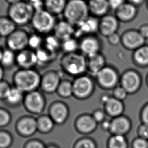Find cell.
<instances>
[{
    "mask_svg": "<svg viewBox=\"0 0 148 148\" xmlns=\"http://www.w3.org/2000/svg\"><path fill=\"white\" fill-rule=\"evenodd\" d=\"M132 59L138 66H148V44H145L134 51L132 54Z\"/></svg>",
    "mask_w": 148,
    "mask_h": 148,
    "instance_id": "obj_30",
    "label": "cell"
},
{
    "mask_svg": "<svg viewBox=\"0 0 148 148\" xmlns=\"http://www.w3.org/2000/svg\"><path fill=\"white\" fill-rule=\"evenodd\" d=\"M130 128V122L125 118H117L111 122L110 130L116 135L123 136L128 131Z\"/></svg>",
    "mask_w": 148,
    "mask_h": 148,
    "instance_id": "obj_27",
    "label": "cell"
},
{
    "mask_svg": "<svg viewBox=\"0 0 148 148\" xmlns=\"http://www.w3.org/2000/svg\"><path fill=\"white\" fill-rule=\"evenodd\" d=\"M5 1H6L7 3L9 5H10L14 4L20 2L23 0H5Z\"/></svg>",
    "mask_w": 148,
    "mask_h": 148,
    "instance_id": "obj_55",
    "label": "cell"
},
{
    "mask_svg": "<svg viewBox=\"0 0 148 148\" xmlns=\"http://www.w3.org/2000/svg\"><path fill=\"white\" fill-rule=\"evenodd\" d=\"M120 23L115 15H106L99 18V33L106 38L117 33Z\"/></svg>",
    "mask_w": 148,
    "mask_h": 148,
    "instance_id": "obj_14",
    "label": "cell"
},
{
    "mask_svg": "<svg viewBox=\"0 0 148 148\" xmlns=\"http://www.w3.org/2000/svg\"><path fill=\"white\" fill-rule=\"evenodd\" d=\"M61 42L58 37L52 33L44 37L43 47L53 53L57 54L60 50Z\"/></svg>",
    "mask_w": 148,
    "mask_h": 148,
    "instance_id": "obj_31",
    "label": "cell"
},
{
    "mask_svg": "<svg viewBox=\"0 0 148 148\" xmlns=\"http://www.w3.org/2000/svg\"><path fill=\"white\" fill-rule=\"evenodd\" d=\"M106 106L107 112L113 116L120 115L123 110L121 102L117 99L114 98H110L106 103Z\"/></svg>",
    "mask_w": 148,
    "mask_h": 148,
    "instance_id": "obj_34",
    "label": "cell"
},
{
    "mask_svg": "<svg viewBox=\"0 0 148 148\" xmlns=\"http://www.w3.org/2000/svg\"><path fill=\"white\" fill-rule=\"evenodd\" d=\"M60 64L64 71L75 76L82 74L87 68V58L78 52L65 53L62 56Z\"/></svg>",
    "mask_w": 148,
    "mask_h": 148,
    "instance_id": "obj_5",
    "label": "cell"
},
{
    "mask_svg": "<svg viewBox=\"0 0 148 148\" xmlns=\"http://www.w3.org/2000/svg\"><path fill=\"white\" fill-rule=\"evenodd\" d=\"M41 74L35 69H18L12 76L13 86L25 93L39 90Z\"/></svg>",
    "mask_w": 148,
    "mask_h": 148,
    "instance_id": "obj_1",
    "label": "cell"
},
{
    "mask_svg": "<svg viewBox=\"0 0 148 148\" xmlns=\"http://www.w3.org/2000/svg\"><path fill=\"white\" fill-rule=\"evenodd\" d=\"M99 82L103 86L110 88L114 86L117 81V75L115 71L110 66H106L97 75Z\"/></svg>",
    "mask_w": 148,
    "mask_h": 148,
    "instance_id": "obj_19",
    "label": "cell"
},
{
    "mask_svg": "<svg viewBox=\"0 0 148 148\" xmlns=\"http://www.w3.org/2000/svg\"><path fill=\"white\" fill-rule=\"evenodd\" d=\"M138 12V7L126 2L121 7L115 11V15L120 22L128 23L136 18Z\"/></svg>",
    "mask_w": 148,
    "mask_h": 148,
    "instance_id": "obj_16",
    "label": "cell"
},
{
    "mask_svg": "<svg viewBox=\"0 0 148 148\" xmlns=\"http://www.w3.org/2000/svg\"><path fill=\"white\" fill-rule=\"evenodd\" d=\"M69 113L67 106L60 101L52 103L48 109V115L57 125H62L66 122Z\"/></svg>",
    "mask_w": 148,
    "mask_h": 148,
    "instance_id": "obj_13",
    "label": "cell"
},
{
    "mask_svg": "<svg viewBox=\"0 0 148 148\" xmlns=\"http://www.w3.org/2000/svg\"><path fill=\"white\" fill-rule=\"evenodd\" d=\"M140 133L142 138L144 139L148 138V124H145L140 128Z\"/></svg>",
    "mask_w": 148,
    "mask_h": 148,
    "instance_id": "obj_50",
    "label": "cell"
},
{
    "mask_svg": "<svg viewBox=\"0 0 148 148\" xmlns=\"http://www.w3.org/2000/svg\"><path fill=\"white\" fill-rule=\"evenodd\" d=\"M35 52L37 56V66L42 67L51 64L56 59L57 55L48 51L43 47Z\"/></svg>",
    "mask_w": 148,
    "mask_h": 148,
    "instance_id": "obj_28",
    "label": "cell"
},
{
    "mask_svg": "<svg viewBox=\"0 0 148 148\" xmlns=\"http://www.w3.org/2000/svg\"><path fill=\"white\" fill-rule=\"evenodd\" d=\"M3 51H4V49L1 47H0V62H1V58H2Z\"/></svg>",
    "mask_w": 148,
    "mask_h": 148,
    "instance_id": "obj_57",
    "label": "cell"
},
{
    "mask_svg": "<svg viewBox=\"0 0 148 148\" xmlns=\"http://www.w3.org/2000/svg\"><path fill=\"white\" fill-rule=\"evenodd\" d=\"M134 148H148V142L143 138H138L134 143Z\"/></svg>",
    "mask_w": 148,
    "mask_h": 148,
    "instance_id": "obj_47",
    "label": "cell"
},
{
    "mask_svg": "<svg viewBox=\"0 0 148 148\" xmlns=\"http://www.w3.org/2000/svg\"><path fill=\"white\" fill-rule=\"evenodd\" d=\"M143 119L145 123L148 124V106L144 110L143 114Z\"/></svg>",
    "mask_w": 148,
    "mask_h": 148,
    "instance_id": "obj_52",
    "label": "cell"
},
{
    "mask_svg": "<svg viewBox=\"0 0 148 148\" xmlns=\"http://www.w3.org/2000/svg\"><path fill=\"white\" fill-rule=\"evenodd\" d=\"M37 130L40 134L51 133L56 124L47 114H42L37 117Z\"/></svg>",
    "mask_w": 148,
    "mask_h": 148,
    "instance_id": "obj_23",
    "label": "cell"
},
{
    "mask_svg": "<svg viewBox=\"0 0 148 148\" xmlns=\"http://www.w3.org/2000/svg\"><path fill=\"white\" fill-rule=\"evenodd\" d=\"M46 144L42 140L33 138L25 142L23 148H46Z\"/></svg>",
    "mask_w": 148,
    "mask_h": 148,
    "instance_id": "obj_40",
    "label": "cell"
},
{
    "mask_svg": "<svg viewBox=\"0 0 148 148\" xmlns=\"http://www.w3.org/2000/svg\"><path fill=\"white\" fill-rule=\"evenodd\" d=\"M122 87L127 92H134L137 90L140 86V77L134 71H128L122 77Z\"/></svg>",
    "mask_w": 148,
    "mask_h": 148,
    "instance_id": "obj_21",
    "label": "cell"
},
{
    "mask_svg": "<svg viewBox=\"0 0 148 148\" xmlns=\"http://www.w3.org/2000/svg\"><path fill=\"white\" fill-rule=\"evenodd\" d=\"M4 69L0 65V82L4 80L5 76Z\"/></svg>",
    "mask_w": 148,
    "mask_h": 148,
    "instance_id": "obj_53",
    "label": "cell"
},
{
    "mask_svg": "<svg viewBox=\"0 0 148 148\" xmlns=\"http://www.w3.org/2000/svg\"><path fill=\"white\" fill-rule=\"evenodd\" d=\"M60 50L64 52V54L72 53L78 52L79 50V40L75 37H72L62 41Z\"/></svg>",
    "mask_w": 148,
    "mask_h": 148,
    "instance_id": "obj_33",
    "label": "cell"
},
{
    "mask_svg": "<svg viewBox=\"0 0 148 148\" xmlns=\"http://www.w3.org/2000/svg\"><path fill=\"white\" fill-rule=\"evenodd\" d=\"M57 22L56 16L44 9L35 11L30 25L35 32L46 36L53 33Z\"/></svg>",
    "mask_w": 148,
    "mask_h": 148,
    "instance_id": "obj_4",
    "label": "cell"
},
{
    "mask_svg": "<svg viewBox=\"0 0 148 148\" xmlns=\"http://www.w3.org/2000/svg\"><path fill=\"white\" fill-rule=\"evenodd\" d=\"M16 60L18 69H35L37 66L36 52L28 48L16 53Z\"/></svg>",
    "mask_w": 148,
    "mask_h": 148,
    "instance_id": "obj_15",
    "label": "cell"
},
{
    "mask_svg": "<svg viewBox=\"0 0 148 148\" xmlns=\"http://www.w3.org/2000/svg\"><path fill=\"white\" fill-rule=\"evenodd\" d=\"M64 19L75 27L90 15L87 0H68L62 14Z\"/></svg>",
    "mask_w": 148,
    "mask_h": 148,
    "instance_id": "obj_3",
    "label": "cell"
},
{
    "mask_svg": "<svg viewBox=\"0 0 148 148\" xmlns=\"http://www.w3.org/2000/svg\"><path fill=\"white\" fill-rule=\"evenodd\" d=\"M111 122L109 121H105L103 124V127L104 129L108 130V129H110L111 127Z\"/></svg>",
    "mask_w": 148,
    "mask_h": 148,
    "instance_id": "obj_56",
    "label": "cell"
},
{
    "mask_svg": "<svg viewBox=\"0 0 148 148\" xmlns=\"http://www.w3.org/2000/svg\"><path fill=\"white\" fill-rule=\"evenodd\" d=\"M16 53L11 50L4 49L0 65L5 70H10L16 66Z\"/></svg>",
    "mask_w": 148,
    "mask_h": 148,
    "instance_id": "obj_29",
    "label": "cell"
},
{
    "mask_svg": "<svg viewBox=\"0 0 148 148\" xmlns=\"http://www.w3.org/2000/svg\"><path fill=\"white\" fill-rule=\"evenodd\" d=\"M146 41V40L136 29H127L121 35V44L130 51H135L145 45Z\"/></svg>",
    "mask_w": 148,
    "mask_h": 148,
    "instance_id": "obj_10",
    "label": "cell"
},
{
    "mask_svg": "<svg viewBox=\"0 0 148 148\" xmlns=\"http://www.w3.org/2000/svg\"><path fill=\"white\" fill-rule=\"evenodd\" d=\"M68 0H44V9L54 16L62 14Z\"/></svg>",
    "mask_w": 148,
    "mask_h": 148,
    "instance_id": "obj_24",
    "label": "cell"
},
{
    "mask_svg": "<svg viewBox=\"0 0 148 148\" xmlns=\"http://www.w3.org/2000/svg\"><path fill=\"white\" fill-rule=\"evenodd\" d=\"M46 103L45 94L41 91L37 90L25 94L23 106L30 115L38 116L43 113Z\"/></svg>",
    "mask_w": 148,
    "mask_h": 148,
    "instance_id": "obj_6",
    "label": "cell"
},
{
    "mask_svg": "<svg viewBox=\"0 0 148 148\" xmlns=\"http://www.w3.org/2000/svg\"><path fill=\"white\" fill-rule=\"evenodd\" d=\"M93 118L95 120V121L99 122L102 121L104 120L105 114L102 111H97L94 114Z\"/></svg>",
    "mask_w": 148,
    "mask_h": 148,
    "instance_id": "obj_49",
    "label": "cell"
},
{
    "mask_svg": "<svg viewBox=\"0 0 148 148\" xmlns=\"http://www.w3.org/2000/svg\"><path fill=\"white\" fill-rule=\"evenodd\" d=\"M110 9L116 11L126 2V0H108Z\"/></svg>",
    "mask_w": 148,
    "mask_h": 148,
    "instance_id": "obj_43",
    "label": "cell"
},
{
    "mask_svg": "<svg viewBox=\"0 0 148 148\" xmlns=\"http://www.w3.org/2000/svg\"><path fill=\"white\" fill-rule=\"evenodd\" d=\"M15 130L21 137L30 138L38 132L37 118L31 115L21 116L15 122Z\"/></svg>",
    "mask_w": 148,
    "mask_h": 148,
    "instance_id": "obj_9",
    "label": "cell"
},
{
    "mask_svg": "<svg viewBox=\"0 0 148 148\" xmlns=\"http://www.w3.org/2000/svg\"><path fill=\"white\" fill-rule=\"evenodd\" d=\"M14 141L12 134L7 130L0 129V148H10Z\"/></svg>",
    "mask_w": 148,
    "mask_h": 148,
    "instance_id": "obj_37",
    "label": "cell"
},
{
    "mask_svg": "<svg viewBox=\"0 0 148 148\" xmlns=\"http://www.w3.org/2000/svg\"><path fill=\"white\" fill-rule=\"evenodd\" d=\"M33 7L35 11L40 10L44 9V0H27Z\"/></svg>",
    "mask_w": 148,
    "mask_h": 148,
    "instance_id": "obj_44",
    "label": "cell"
},
{
    "mask_svg": "<svg viewBox=\"0 0 148 148\" xmlns=\"http://www.w3.org/2000/svg\"><path fill=\"white\" fill-rule=\"evenodd\" d=\"M79 51L86 58L101 53L103 44L97 35H89L79 40Z\"/></svg>",
    "mask_w": 148,
    "mask_h": 148,
    "instance_id": "obj_8",
    "label": "cell"
},
{
    "mask_svg": "<svg viewBox=\"0 0 148 148\" xmlns=\"http://www.w3.org/2000/svg\"><path fill=\"white\" fill-rule=\"evenodd\" d=\"M73 93L77 97H85L88 95L92 89V83L87 77H81L75 81L73 84Z\"/></svg>",
    "mask_w": 148,
    "mask_h": 148,
    "instance_id": "obj_20",
    "label": "cell"
},
{
    "mask_svg": "<svg viewBox=\"0 0 148 148\" xmlns=\"http://www.w3.org/2000/svg\"><path fill=\"white\" fill-rule=\"evenodd\" d=\"M99 18L89 15L75 26L74 37L77 39L89 35H96L99 32Z\"/></svg>",
    "mask_w": 148,
    "mask_h": 148,
    "instance_id": "obj_12",
    "label": "cell"
},
{
    "mask_svg": "<svg viewBox=\"0 0 148 148\" xmlns=\"http://www.w3.org/2000/svg\"><path fill=\"white\" fill-rule=\"evenodd\" d=\"M87 68L92 74L96 76L105 66L106 58L101 52L90 58H87Z\"/></svg>",
    "mask_w": 148,
    "mask_h": 148,
    "instance_id": "obj_25",
    "label": "cell"
},
{
    "mask_svg": "<svg viewBox=\"0 0 148 148\" xmlns=\"http://www.w3.org/2000/svg\"><path fill=\"white\" fill-rule=\"evenodd\" d=\"M90 15L101 18L109 14L110 8L108 0H88Z\"/></svg>",
    "mask_w": 148,
    "mask_h": 148,
    "instance_id": "obj_18",
    "label": "cell"
},
{
    "mask_svg": "<svg viewBox=\"0 0 148 148\" xmlns=\"http://www.w3.org/2000/svg\"><path fill=\"white\" fill-rule=\"evenodd\" d=\"M146 5H147V8H148V0H146Z\"/></svg>",
    "mask_w": 148,
    "mask_h": 148,
    "instance_id": "obj_58",
    "label": "cell"
},
{
    "mask_svg": "<svg viewBox=\"0 0 148 148\" xmlns=\"http://www.w3.org/2000/svg\"><path fill=\"white\" fill-rule=\"evenodd\" d=\"M87 1H88V0H87Z\"/></svg>",
    "mask_w": 148,
    "mask_h": 148,
    "instance_id": "obj_59",
    "label": "cell"
},
{
    "mask_svg": "<svg viewBox=\"0 0 148 148\" xmlns=\"http://www.w3.org/2000/svg\"><path fill=\"white\" fill-rule=\"evenodd\" d=\"M12 87V85L7 81L3 80L0 82V101H4Z\"/></svg>",
    "mask_w": 148,
    "mask_h": 148,
    "instance_id": "obj_41",
    "label": "cell"
},
{
    "mask_svg": "<svg viewBox=\"0 0 148 148\" xmlns=\"http://www.w3.org/2000/svg\"><path fill=\"white\" fill-rule=\"evenodd\" d=\"M138 29L140 34V35H142L145 39H148V23H146L142 24L140 25Z\"/></svg>",
    "mask_w": 148,
    "mask_h": 148,
    "instance_id": "obj_48",
    "label": "cell"
},
{
    "mask_svg": "<svg viewBox=\"0 0 148 148\" xmlns=\"http://www.w3.org/2000/svg\"><path fill=\"white\" fill-rule=\"evenodd\" d=\"M110 148H127V143L123 136L115 135L110 140Z\"/></svg>",
    "mask_w": 148,
    "mask_h": 148,
    "instance_id": "obj_39",
    "label": "cell"
},
{
    "mask_svg": "<svg viewBox=\"0 0 148 148\" xmlns=\"http://www.w3.org/2000/svg\"><path fill=\"white\" fill-rule=\"evenodd\" d=\"M46 148H60L59 147L53 143H49L46 144Z\"/></svg>",
    "mask_w": 148,
    "mask_h": 148,
    "instance_id": "obj_54",
    "label": "cell"
},
{
    "mask_svg": "<svg viewBox=\"0 0 148 148\" xmlns=\"http://www.w3.org/2000/svg\"><path fill=\"white\" fill-rule=\"evenodd\" d=\"M75 27L65 19L58 21L54 29V35L62 41L74 37Z\"/></svg>",
    "mask_w": 148,
    "mask_h": 148,
    "instance_id": "obj_17",
    "label": "cell"
},
{
    "mask_svg": "<svg viewBox=\"0 0 148 148\" xmlns=\"http://www.w3.org/2000/svg\"><path fill=\"white\" fill-rule=\"evenodd\" d=\"M146 0H126V2L135 6L138 7L143 4Z\"/></svg>",
    "mask_w": 148,
    "mask_h": 148,
    "instance_id": "obj_51",
    "label": "cell"
},
{
    "mask_svg": "<svg viewBox=\"0 0 148 148\" xmlns=\"http://www.w3.org/2000/svg\"><path fill=\"white\" fill-rule=\"evenodd\" d=\"M76 148H95V145L91 140H83L77 144Z\"/></svg>",
    "mask_w": 148,
    "mask_h": 148,
    "instance_id": "obj_45",
    "label": "cell"
},
{
    "mask_svg": "<svg viewBox=\"0 0 148 148\" xmlns=\"http://www.w3.org/2000/svg\"><path fill=\"white\" fill-rule=\"evenodd\" d=\"M25 93L12 86L4 102L5 105L11 108H17L23 105Z\"/></svg>",
    "mask_w": 148,
    "mask_h": 148,
    "instance_id": "obj_22",
    "label": "cell"
},
{
    "mask_svg": "<svg viewBox=\"0 0 148 148\" xmlns=\"http://www.w3.org/2000/svg\"><path fill=\"white\" fill-rule=\"evenodd\" d=\"M17 28L7 15L0 16V37L6 38Z\"/></svg>",
    "mask_w": 148,
    "mask_h": 148,
    "instance_id": "obj_26",
    "label": "cell"
},
{
    "mask_svg": "<svg viewBox=\"0 0 148 148\" xmlns=\"http://www.w3.org/2000/svg\"><path fill=\"white\" fill-rule=\"evenodd\" d=\"M29 34L25 29L17 28L5 38L6 48L17 53L28 48Z\"/></svg>",
    "mask_w": 148,
    "mask_h": 148,
    "instance_id": "obj_7",
    "label": "cell"
},
{
    "mask_svg": "<svg viewBox=\"0 0 148 148\" xmlns=\"http://www.w3.org/2000/svg\"><path fill=\"white\" fill-rule=\"evenodd\" d=\"M44 37L43 35L38 33H34L29 34L28 48L30 49L37 51L43 47Z\"/></svg>",
    "mask_w": 148,
    "mask_h": 148,
    "instance_id": "obj_35",
    "label": "cell"
},
{
    "mask_svg": "<svg viewBox=\"0 0 148 148\" xmlns=\"http://www.w3.org/2000/svg\"><path fill=\"white\" fill-rule=\"evenodd\" d=\"M12 115L8 109L0 107V129L6 127L12 121Z\"/></svg>",
    "mask_w": 148,
    "mask_h": 148,
    "instance_id": "obj_38",
    "label": "cell"
},
{
    "mask_svg": "<svg viewBox=\"0 0 148 148\" xmlns=\"http://www.w3.org/2000/svg\"><path fill=\"white\" fill-rule=\"evenodd\" d=\"M56 92L61 97H69L73 93V84L68 80L61 81Z\"/></svg>",
    "mask_w": 148,
    "mask_h": 148,
    "instance_id": "obj_36",
    "label": "cell"
},
{
    "mask_svg": "<svg viewBox=\"0 0 148 148\" xmlns=\"http://www.w3.org/2000/svg\"><path fill=\"white\" fill-rule=\"evenodd\" d=\"M127 92L123 88L119 87L116 89L114 91V95L118 99H123L127 96Z\"/></svg>",
    "mask_w": 148,
    "mask_h": 148,
    "instance_id": "obj_46",
    "label": "cell"
},
{
    "mask_svg": "<svg viewBox=\"0 0 148 148\" xmlns=\"http://www.w3.org/2000/svg\"><path fill=\"white\" fill-rule=\"evenodd\" d=\"M107 41L111 45L116 46L121 43V35L118 33H115L113 35L107 37Z\"/></svg>",
    "mask_w": 148,
    "mask_h": 148,
    "instance_id": "obj_42",
    "label": "cell"
},
{
    "mask_svg": "<svg viewBox=\"0 0 148 148\" xmlns=\"http://www.w3.org/2000/svg\"><path fill=\"white\" fill-rule=\"evenodd\" d=\"M35 11L29 3L23 0L14 4L9 5L7 16L17 27L30 25Z\"/></svg>",
    "mask_w": 148,
    "mask_h": 148,
    "instance_id": "obj_2",
    "label": "cell"
},
{
    "mask_svg": "<svg viewBox=\"0 0 148 148\" xmlns=\"http://www.w3.org/2000/svg\"><path fill=\"white\" fill-rule=\"evenodd\" d=\"M61 81L60 73L57 71H47L41 75L40 90L44 94H53L56 92Z\"/></svg>",
    "mask_w": 148,
    "mask_h": 148,
    "instance_id": "obj_11",
    "label": "cell"
},
{
    "mask_svg": "<svg viewBox=\"0 0 148 148\" xmlns=\"http://www.w3.org/2000/svg\"><path fill=\"white\" fill-rule=\"evenodd\" d=\"M97 126V122L93 118L89 116H84L77 121V127L81 132L89 133L92 132Z\"/></svg>",
    "mask_w": 148,
    "mask_h": 148,
    "instance_id": "obj_32",
    "label": "cell"
}]
</instances>
